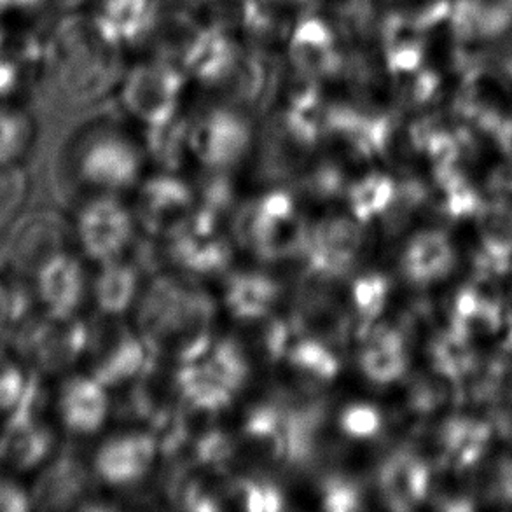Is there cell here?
<instances>
[{"label":"cell","instance_id":"4","mask_svg":"<svg viewBox=\"0 0 512 512\" xmlns=\"http://www.w3.org/2000/svg\"><path fill=\"white\" fill-rule=\"evenodd\" d=\"M133 233L132 215L114 198L91 201L77 221L81 247L98 263L118 261L132 242Z\"/></svg>","mask_w":512,"mask_h":512},{"label":"cell","instance_id":"25","mask_svg":"<svg viewBox=\"0 0 512 512\" xmlns=\"http://www.w3.org/2000/svg\"><path fill=\"white\" fill-rule=\"evenodd\" d=\"M488 55L493 56V58H497L504 67H506L509 72L512 74V39L511 41H507L504 46H500L499 49H495L493 53H488ZM483 56V55H481Z\"/></svg>","mask_w":512,"mask_h":512},{"label":"cell","instance_id":"9","mask_svg":"<svg viewBox=\"0 0 512 512\" xmlns=\"http://www.w3.org/2000/svg\"><path fill=\"white\" fill-rule=\"evenodd\" d=\"M179 93L180 79L172 72L160 67L139 70L126 84V109L140 121L160 126L172 119Z\"/></svg>","mask_w":512,"mask_h":512},{"label":"cell","instance_id":"22","mask_svg":"<svg viewBox=\"0 0 512 512\" xmlns=\"http://www.w3.org/2000/svg\"><path fill=\"white\" fill-rule=\"evenodd\" d=\"M324 506L326 509H333V511H350V509H357V495L353 492L352 486L341 485V483H334L326 492L324 497Z\"/></svg>","mask_w":512,"mask_h":512},{"label":"cell","instance_id":"23","mask_svg":"<svg viewBox=\"0 0 512 512\" xmlns=\"http://www.w3.org/2000/svg\"><path fill=\"white\" fill-rule=\"evenodd\" d=\"M282 502L275 490L252 486L247 493V509L250 511H266V509H280Z\"/></svg>","mask_w":512,"mask_h":512},{"label":"cell","instance_id":"2","mask_svg":"<svg viewBox=\"0 0 512 512\" xmlns=\"http://www.w3.org/2000/svg\"><path fill=\"white\" fill-rule=\"evenodd\" d=\"M245 373V362L235 346L219 345L210 353L207 348L198 357L186 360L180 373V387L184 397L196 406L217 409L242 385Z\"/></svg>","mask_w":512,"mask_h":512},{"label":"cell","instance_id":"19","mask_svg":"<svg viewBox=\"0 0 512 512\" xmlns=\"http://www.w3.org/2000/svg\"><path fill=\"white\" fill-rule=\"evenodd\" d=\"M341 430L346 436L367 439L380 429V415L367 404H353L343 411L340 418Z\"/></svg>","mask_w":512,"mask_h":512},{"label":"cell","instance_id":"6","mask_svg":"<svg viewBox=\"0 0 512 512\" xmlns=\"http://www.w3.org/2000/svg\"><path fill=\"white\" fill-rule=\"evenodd\" d=\"M158 455L156 439L130 432L107 439L98 448L93 465L98 478L111 486H130L146 478Z\"/></svg>","mask_w":512,"mask_h":512},{"label":"cell","instance_id":"12","mask_svg":"<svg viewBox=\"0 0 512 512\" xmlns=\"http://www.w3.org/2000/svg\"><path fill=\"white\" fill-rule=\"evenodd\" d=\"M49 446L48 430L37 425L32 416L9 418V427L0 444V457L18 469H27L41 462Z\"/></svg>","mask_w":512,"mask_h":512},{"label":"cell","instance_id":"18","mask_svg":"<svg viewBox=\"0 0 512 512\" xmlns=\"http://www.w3.org/2000/svg\"><path fill=\"white\" fill-rule=\"evenodd\" d=\"M392 196L390 180L380 175L360 180L350 191V208L355 219L367 221L387 207Z\"/></svg>","mask_w":512,"mask_h":512},{"label":"cell","instance_id":"27","mask_svg":"<svg viewBox=\"0 0 512 512\" xmlns=\"http://www.w3.org/2000/svg\"><path fill=\"white\" fill-rule=\"evenodd\" d=\"M0 294H2V287H0Z\"/></svg>","mask_w":512,"mask_h":512},{"label":"cell","instance_id":"24","mask_svg":"<svg viewBox=\"0 0 512 512\" xmlns=\"http://www.w3.org/2000/svg\"><path fill=\"white\" fill-rule=\"evenodd\" d=\"M27 497L20 492L18 488H14L9 483H0V509H11V511H21L27 509Z\"/></svg>","mask_w":512,"mask_h":512},{"label":"cell","instance_id":"15","mask_svg":"<svg viewBox=\"0 0 512 512\" xmlns=\"http://www.w3.org/2000/svg\"><path fill=\"white\" fill-rule=\"evenodd\" d=\"M278 299V285L259 273H242L229 280L226 303L238 319H259L271 312Z\"/></svg>","mask_w":512,"mask_h":512},{"label":"cell","instance_id":"14","mask_svg":"<svg viewBox=\"0 0 512 512\" xmlns=\"http://www.w3.org/2000/svg\"><path fill=\"white\" fill-rule=\"evenodd\" d=\"M191 193L180 180L158 179L144 189V217L156 229L180 226L191 207Z\"/></svg>","mask_w":512,"mask_h":512},{"label":"cell","instance_id":"8","mask_svg":"<svg viewBox=\"0 0 512 512\" xmlns=\"http://www.w3.org/2000/svg\"><path fill=\"white\" fill-rule=\"evenodd\" d=\"M111 409L107 387L97 376H76L60 390L58 413L63 425L79 436H90L104 427Z\"/></svg>","mask_w":512,"mask_h":512},{"label":"cell","instance_id":"10","mask_svg":"<svg viewBox=\"0 0 512 512\" xmlns=\"http://www.w3.org/2000/svg\"><path fill=\"white\" fill-rule=\"evenodd\" d=\"M153 16V0H95L88 18L100 37L112 46V42L140 37Z\"/></svg>","mask_w":512,"mask_h":512},{"label":"cell","instance_id":"16","mask_svg":"<svg viewBox=\"0 0 512 512\" xmlns=\"http://www.w3.org/2000/svg\"><path fill=\"white\" fill-rule=\"evenodd\" d=\"M98 308L107 315L125 313L139 294V275L128 264L105 263L93 287Z\"/></svg>","mask_w":512,"mask_h":512},{"label":"cell","instance_id":"11","mask_svg":"<svg viewBox=\"0 0 512 512\" xmlns=\"http://www.w3.org/2000/svg\"><path fill=\"white\" fill-rule=\"evenodd\" d=\"M359 247V231L352 222L343 219L324 222L313 233V263L324 271L345 270Z\"/></svg>","mask_w":512,"mask_h":512},{"label":"cell","instance_id":"13","mask_svg":"<svg viewBox=\"0 0 512 512\" xmlns=\"http://www.w3.org/2000/svg\"><path fill=\"white\" fill-rule=\"evenodd\" d=\"M37 125L21 102H0V167H16L34 147Z\"/></svg>","mask_w":512,"mask_h":512},{"label":"cell","instance_id":"17","mask_svg":"<svg viewBox=\"0 0 512 512\" xmlns=\"http://www.w3.org/2000/svg\"><path fill=\"white\" fill-rule=\"evenodd\" d=\"M404 352L397 334L378 329L367 336L360 352V369L369 380L388 383L401 374Z\"/></svg>","mask_w":512,"mask_h":512},{"label":"cell","instance_id":"20","mask_svg":"<svg viewBox=\"0 0 512 512\" xmlns=\"http://www.w3.org/2000/svg\"><path fill=\"white\" fill-rule=\"evenodd\" d=\"M383 294H385V287L378 278H364L355 285L353 298L364 319H371V315L380 312Z\"/></svg>","mask_w":512,"mask_h":512},{"label":"cell","instance_id":"21","mask_svg":"<svg viewBox=\"0 0 512 512\" xmlns=\"http://www.w3.org/2000/svg\"><path fill=\"white\" fill-rule=\"evenodd\" d=\"M23 193V177L16 167H0V217L20 203Z\"/></svg>","mask_w":512,"mask_h":512},{"label":"cell","instance_id":"5","mask_svg":"<svg viewBox=\"0 0 512 512\" xmlns=\"http://www.w3.org/2000/svg\"><path fill=\"white\" fill-rule=\"evenodd\" d=\"M189 146L208 167L235 165L249 149V125L235 112L212 111L194 125Z\"/></svg>","mask_w":512,"mask_h":512},{"label":"cell","instance_id":"3","mask_svg":"<svg viewBox=\"0 0 512 512\" xmlns=\"http://www.w3.org/2000/svg\"><path fill=\"white\" fill-rule=\"evenodd\" d=\"M140 153L132 140L116 132H91L79 151V172L102 189H125L140 175Z\"/></svg>","mask_w":512,"mask_h":512},{"label":"cell","instance_id":"1","mask_svg":"<svg viewBox=\"0 0 512 512\" xmlns=\"http://www.w3.org/2000/svg\"><path fill=\"white\" fill-rule=\"evenodd\" d=\"M212 319V303L205 294L170 280L154 285L140 310L147 340L184 362L207 350Z\"/></svg>","mask_w":512,"mask_h":512},{"label":"cell","instance_id":"7","mask_svg":"<svg viewBox=\"0 0 512 512\" xmlns=\"http://www.w3.org/2000/svg\"><path fill=\"white\" fill-rule=\"evenodd\" d=\"M37 294L55 319H70L86 294V277L76 257L56 252L37 268Z\"/></svg>","mask_w":512,"mask_h":512},{"label":"cell","instance_id":"26","mask_svg":"<svg viewBox=\"0 0 512 512\" xmlns=\"http://www.w3.org/2000/svg\"><path fill=\"white\" fill-rule=\"evenodd\" d=\"M0 369H2V357H0Z\"/></svg>","mask_w":512,"mask_h":512}]
</instances>
